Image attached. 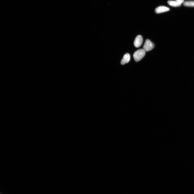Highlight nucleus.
I'll use <instances>...</instances> for the list:
<instances>
[{
    "label": "nucleus",
    "mask_w": 194,
    "mask_h": 194,
    "mask_svg": "<svg viewBox=\"0 0 194 194\" xmlns=\"http://www.w3.org/2000/svg\"><path fill=\"white\" fill-rule=\"evenodd\" d=\"M130 54L129 53H126L124 56L123 57L121 62L120 63L122 65H124L126 63H128L130 61Z\"/></svg>",
    "instance_id": "obj_5"
},
{
    "label": "nucleus",
    "mask_w": 194,
    "mask_h": 194,
    "mask_svg": "<svg viewBox=\"0 0 194 194\" xmlns=\"http://www.w3.org/2000/svg\"><path fill=\"white\" fill-rule=\"evenodd\" d=\"M155 46L154 43L148 39L146 40L143 46V49L145 51H148L154 49Z\"/></svg>",
    "instance_id": "obj_2"
},
{
    "label": "nucleus",
    "mask_w": 194,
    "mask_h": 194,
    "mask_svg": "<svg viewBox=\"0 0 194 194\" xmlns=\"http://www.w3.org/2000/svg\"><path fill=\"white\" fill-rule=\"evenodd\" d=\"M146 51L143 49L138 50L135 52L133 55V57L135 61L136 62L141 60L145 56Z\"/></svg>",
    "instance_id": "obj_1"
},
{
    "label": "nucleus",
    "mask_w": 194,
    "mask_h": 194,
    "mask_svg": "<svg viewBox=\"0 0 194 194\" xmlns=\"http://www.w3.org/2000/svg\"><path fill=\"white\" fill-rule=\"evenodd\" d=\"M184 5L185 6L189 7H194V1H185L183 3Z\"/></svg>",
    "instance_id": "obj_7"
},
{
    "label": "nucleus",
    "mask_w": 194,
    "mask_h": 194,
    "mask_svg": "<svg viewBox=\"0 0 194 194\" xmlns=\"http://www.w3.org/2000/svg\"><path fill=\"white\" fill-rule=\"evenodd\" d=\"M143 42V39L142 36L141 35H138L136 38L134 44L135 47L138 48L141 46Z\"/></svg>",
    "instance_id": "obj_3"
},
{
    "label": "nucleus",
    "mask_w": 194,
    "mask_h": 194,
    "mask_svg": "<svg viewBox=\"0 0 194 194\" xmlns=\"http://www.w3.org/2000/svg\"><path fill=\"white\" fill-rule=\"evenodd\" d=\"M168 3L170 6L173 7H177L181 5V4L179 3L176 1H168Z\"/></svg>",
    "instance_id": "obj_6"
},
{
    "label": "nucleus",
    "mask_w": 194,
    "mask_h": 194,
    "mask_svg": "<svg viewBox=\"0 0 194 194\" xmlns=\"http://www.w3.org/2000/svg\"><path fill=\"white\" fill-rule=\"evenodd\" d=\"M176 0L180 4H182L184 1V0Z\"/></svg>",
    "instance_id": "obj_8"
},
{
    "label": "nucleus",
    "mask_w": 194,
    "mask_h": 194,
    "mask_svg": "<svg viewBox=\"0 0 194 194\" xmlns=\"http://www.w3.org/2000/svg\"><path fill=\"white\" fill-rule=\"evenodd\" d=\"M169 10L170 9L169 8L165 6H160L157 8L155 9V11L156 13L159 14L169 11Z\"/></svg>",
    "instance_id": "obj_4"
}]
</instances>
